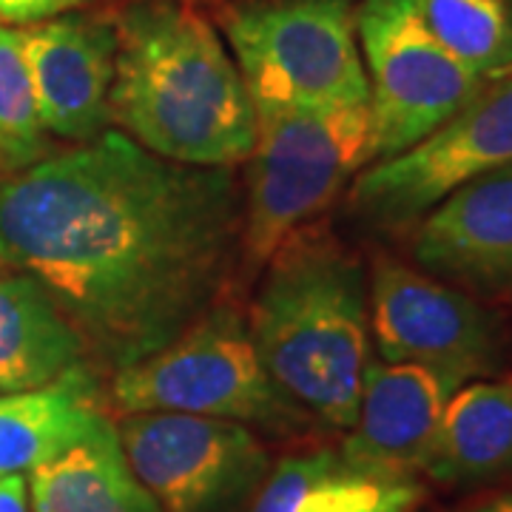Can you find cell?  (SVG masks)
Returning <instances> with one entry per match:
<instances>
[{
	"instance_id": "cell-1",
	"label": "cell",
	"mask_w": 512,
	"mask_h": 512,
	"mask_svg": "<svg viewBox=\"0 0 512 512\" xmlns=\"http://www.w3.org/2000/svg\"><path fill=\"white\" fill-rule=\"evenodd\" d=\"M237 259L234 168L174 163L111 128L0 185V262L35 276L111 373L222 302Z\"/></svg>"
},
{
	"instance_id": "cell-2",
	"label": "cell",
	"mask_w": 512,
	"mask_h": 512,
	"mask_svg": "<svg viewBox=\"0 0 512 512\" xmlns=\"http://www.w3.org/2000/svg\"><path fill=\"white\" fill-rule=\"evenodd\" d=\"M111 126L157 157L234 168L256 114L234 55L188 0H128L114 15Z\"/></svg>"
},
{
	"instance_id": "cell-3",
	"label": "cell",
	"mask_w": 512,
	"mask_h": 512,
	"mask_svg": "<svg viewBox=\"0 0 512 512\" xmlns=\"http://www.w3.org/2000/svg\"><path fill=\"white\" fill-rule=\"evenodd\" d=\"M262 271L245 322L271 379L313 421L350 430L373 359L362 262L311 222Z\"/></svg>"
},
{
	"instance_id": "cell-4",
	"label": "cell",
	"mask_w": 512,
	"mask_h": 512,
	"mask_svg": "<svg viewBox=\"0 0 512 512\" xmlns=\"http://www.w3.org/2000/svg\"><path fill=\"white\" fill-rule=\"evenodd\" d=\"M242 177V262L262 268L373 163L370 103L254 111Z\"/></svg>"
},
{
	"instance_id": "cell-5",
	"label": "cell",
	"mask_w": 512,
	"mask_h": 512,
	"mask_svg": "<svg viewBox=\"0 0 512 512\" xmlns=\"http://www.w3.org/2000/svg\"><path fill=\"white\" fill-rule=\"evenodd\" d=\"M109 402L120 416L188 413L276 436L302 433L313 421L271 379L245 316L228 302H217L157 353L117 370Z\"/></svg>"
},
{
	"instance_id": "cell-6",
	"label": "cell",
	"mask_w": 512,
	"mask_h": 512,
	"mask_svg": "<svg viewBox=\"0 0 512 512\" xmlns=\"http://www.w3.org/2000/svg\"><path fill=\"white\" fill-rule=\"evenodd\" d=\"M220 29L254 111L367 103L356 0H234Z\"/></svg>"
},
{
	"instance_id": "cell-7",
	"label": "cell",
	"mask_w": 512,
	"mask_h": 512,
	"mask_svg": "<svg viewBox=\"0 0 512 512\" xmlns=\"http://www.w3.org/2000/svg\"><path fill=\"white\" fill-rule=\"evenodd\" d=\"M356 40L370 89L373 163L421 143L484 86L441 46L413 0H356Z\"/></svg>"
},
{
	"instance_id": "cell-8",
	"label": "cell",
	"mask_w": 512,
	"mask_h": 512,
	"mask_svg": "<svg viewBox=\"0 0 512 512\" xmlns=\"http://www.w3.org/2000/svg\"><path fill=\"white\" fill-rule=\"evenodd\" d=\"M504 165H512V69L484 80L421 143L367 165L350 183V205L376 228H410L453 188Z\"/></svg>"
},
{
	"instance_id": "cell-9",
	"label": "cell",
	"mask_w": 512,
	"mask_h": 512,
	"mask_svg": "<svg viewBox=\"0 0 512 512\" xmlns=\"http://www.w3.org/2000/svg\"><path fill=\"white\" fill-rule=\"evenodd\" d=\"M117 439L163 512H234L271 470L265 444L237 421L128 413Z\"/></svg>"
},
{
	"instance_id": "cell-10",
	"label": "cell",
	"mask_w": 512,
	"mask_h": 512,
	"mask_svg": "<svg viewBox=\"0 0 512 512\" xmlns=\"http://www.w3.org/2000/svg\"><path fill=\"white\" fill-rule=\"evenodd\" d=\"M367 299L370 336L382 362L430 367L458 384L490 379L501 367L498 322L456 285L382 256Z\"/></svg>"
},
{
	"instance_id": "cell-11",
	"label": "cell",
	"mask_w": 512,
	"mask_h": 512,
	"mask_svg": "<svg viewBox=\"0 0 512 512\" xmlns=\"http://www.w3.org/2000/svg\"><path fill=\"white\" fill-rule=\"evenodd\" d=\"M20 37L46 134L80 146L109 131L117 57L114 20L69 12L23 26Z\"/></svg>"
},
{
	"instance_id": "cell-12",
	"label": "cell",
	"mask_w": 512,
	"mask_h": 512,
	"mask_svg": "<svg viewBox=\"0 0 512 512\" xmlns=\"http://www.w3.org/2000/svg\"><path fill=\"white\" fill-rule=\"evenodd\" d=\"M419 271L461 291L512 288V165L453 188L413 225Z\"/></svg>"
},
{
	"instance_id": "cell-13",
	"label": "cell",
	"mask_w": 512,
	"mask_h": 512,
	"mask_svg": "<svg viewBox=\"0 0 512 512\" xmlns=\"http://www.w3.org/2000/svg\"><path fill=\"white\" fill-rule=\"evenodd\" d=\"M458 387L430 367L370 359L359 413L339 456L379 476H421L441 413Z\"/></svg>"
},
{
	"instance_id": "cell-14",
	"label": "cell",
	"mask_w": 512,
	"mask_h": 512,
	"mask_svg": "<svg viewBox=\"0 0 512 512\" xmlns=\"http://www.w3.org/2000/svg\"><path fill=\"white\" fill-rule=\"evenodd\" d=\"M109 421L92 362L32 390L0 393V476L32 473Z\"/></svg>"
},
{
	"instance_id": "cell-15",
	"label": "cell",
	"mask_w": 512,
	"mask_h": 512,
	"mask_svg": "<svg viewBox=\"0 0 512 512\" xmlns=\"http://www.w3.org/2000/svg\"><path fill=\"white\" fill-rule=\"evenodd\" d=\"M89 362L86 342L35 276L0 262V393L55 382Z\"/></svg>"
},
{
	"instance_id": "cell-16",
	"label": "cell",
	"mask_w": 512,
	"mask_h": 512,
	"mask_svg": "<svg viewBox=\"0 0 512 512\" xmlns=\"http://www.w3.org/2000/svg\"><path fill=\"white\" fill-rule=\"evenodd\" d=\"M421 498L419 478L379 476L339 450H311L268 470L248 512H413Z\"/></svg>"
},
{
	"instance_id": "cell-17",
	"label": "cell",
	"mask_w": 512,
	"mask_h": 512,
	"mask_svg": "<svg viewBox=\"0 0 512 512\" xmlns=\"http://www.w3.org/2000/svg\"><path fill=\"white\" fill-rule=\"evenodd\" d=\"M421 476L447 487L512 476V376L458 387L441 413Z\"/></svg>"
},
{
	"instance_id": "cell-18",
	"label": "cell",
	"mask_w": 512,
	"mask_h": 512,
	"mask_svg": "<svg viewBox=\"0 0 512 512\" xmlns=\"http://www.w3.org/2000/svg\"><path fill=\"white\" fill-rule=\"evenodd\" d=\"M26 487L32 512H163L134 476L111 421L35 467Z\"/></svg>"
},
{
	"instance_id": "cell-19",
	"label": "cell",
	"mask_w": 512,
	"mask_h": 512,
	"mask_svg": "<svg viewBox=\"0 0 512 512\" xmlns=\"http://www.w3.org/2000/svg\"><path fill=\"white\" fill-rule=\"evenodd\" d=\"M461 66L490 80L512 69V0H413Z\"/></svg>"
},
{
	"instance_id": "cell-20",
	"label": "cell",
	"mask_w": 512,
	"mask_h": 512,
	"mask_svg": "<svg viewBox=\"0 0 512 512\" xmlns=\"http://www.w3.org/2000/svg\"><path fill=\"white\" fill-rule=\"evenodd\" d=\"M49 154L20 29L0 26V174L12 177Z\"/></svg>"
},
{
	"instance_id": "cell-21",
	"label": "cell",
	"mask_w": 512,
	"mask_h": 512,
	"mask_svg": "<svg viewBox=\"0 0 512 512\" xmlns=\"http://www.w3.org/2000/svg\"><path fill=\"white\" fill-rule=\"evenodd\" d=\"M92 3L94 0H0V26H35L43 20L80 12Z\"/></svg>"
},
{
	"instance_id": "cell-22",
	"label": "cell",
	"mask_w": 512,
	"mask_h": 512,
	"mask_svg": "<svg viewBox=\"0 0 512 512\" xmlns=\"http://www.w3.org/2000/svg\"><path fill=\"white\" fill-rule=\"evenodd\" d=\"M0 512H29V487L23 476H0Z\"/></svg>"
},
{
	"instance_id": "cell-23",
	"label": "cell",
	"mask_w": 512,
	"mask_h": 512,
	"mask_svg": "<svg viewBox=\"0 0 512 512\" xmlns=\"http://www.w3.org/2000/svg\"><path fill=\"white\" fill-rule=\"evenodd\" d=\"M478 512H512V493H504L493 498V501H487Z\"/></svg>"
},
{
	"instance_id": "cell-24",
	"label": "cell",
	"mask_w": 512,
	"mask_h": 512,
	"mask_svg": "<svg viewBox=\"0 0 512 512\" xmlns=\"http://www.w3.org/2000/svg\"><path fill=\"white\" fill-rule=\"evenodd\" d=\"M3 180H6V177H3V174H0V185H3Z\"/></svg>"
},
{
	"instance_id": "cell-25",
	"label": "cell",
	"mask_w": 512,
	"mask_h": 512,
	"mask_svg": "<svg viewBox=\"0 0 512 512\" xmlns=\"http://www.w3.org/2000/svg\"><path fill=\"white\" fill-rule=\"evenodd\" d=\"M188 3H191V0H188Z\"/></svg>"
}]
</instances>
